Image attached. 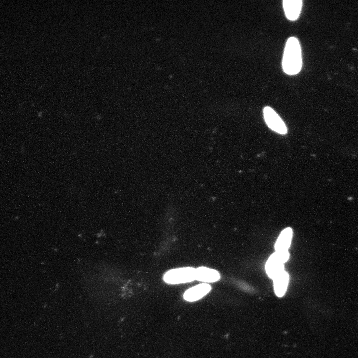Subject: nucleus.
<instances>
[{
  "mask_svg": "<svg viewBox=\"0 0 358 358\" xmlns=\"http://www.w3.org/2000/svg\"><path fill=\"white\" fill-rule=\"evenodd\" d=\"M302 66L301 49L299 42L296 38L290 37L286 43L284 51L283 70L288 75H295L300 71Z\"/></svg>",
  "mask_w": 358,
  "mask_h": 358,
  "instance_id": "nucleus-1",
  "label": "nucleus"
},
{
  "mask_svg": "<svg viewBox=\"0 0 358 358\" xmlns=\"http://www.w3.org/2000/svg\"><path fill=\"white\" fill-rule=\"evenodd\" d=\"M289 258L288 251H275L266 262L265 270L267 275L273 279L284 271V263Z\"/></svg>",
  "mask_w": 358,
  "mask_h": 358,
  "instance_id": "nucleus-2",
  "label": "nucleus"
},
{
  "mask_svg": "<svg viewBox=\"0 0 358 358\" xmlns=\"http://www.w3.org/2000/svg\"><path fill=\"white\" fill-rule=\"evenodd\" d=\"M195 268L184 267L168 271L164 276V281L170 284H179L192 281L195 278Z\"/></svg>",
  "mask_w": 358,
  "mask_h": 358,
  "instance_id": "nucleus-3",
  "label": "nucleus"
},
{
  "mask_svg": "<svg viewBox=\"0 0 358 358\" xmlns=\"http://www.w3.org/2000/svg\"><path fill=\"white\" fill-rule=\"evenodd\" d=\"M263 114L266 123L272 130L280 134L287 133V128L284 122L272 108L268 106L264 107Z\"/></svg>",
  "mask_w": 358,
  "mask_h": 358,
  "instance_id": "nucleus-4",
  "label": "nucleus"
},
{
  "mask_svg": "<svg viewBox=\"0 0 358 358\" xmlns=\"http://www.w3.org/2000/svg\"><path fill=\"white\" fill-rule=\"evenodd\" d=\"M283 6L287 19L294 21L298 19L301 12L302 1L301 0H284Z\"/></svg>",
  "mask_w": 358,
  "mask_h": 358,
  "instance_id": "nucleus-5",
  "label": "nucleus"
},
{
  "mask_svg": "<svg viewBox=\"0 0 358 358\" xmlns=\"http://www.w3.org/2000/svg\"><path fill=\"white\" fill-rule=\"evenodd\" d=\"M211 290L207 284H201L188 289L184 294V298L188 301L198 300L207 294Z\"/></svg>",
  "mask_w": 358,
  "mask_h": 358,
  "instance_id": "nucleus-6",
  "label": "nucleus"
},
{
  "mask_svg": "<svg viewBox=\"0 0 358 358\" xmlns=\"http://www.w3.org/2000/svg\"><path fill=\"white\" fill-rule=\"evenodd\" d=\"M196 280L206 282H214L220 279V274L216 270L200 267L195 269Z\"/></svg>",
  "mask_w": 358,
  "mask_h": 358,
  "instance_id": "nucleus-7",
  "label": "nucleus"
},
{
  "mask_svg": "<svg viewBox=\"0 0 358 358\" xmlns=\"http://www.w3.org/2000/svg\"><path fill=\"white\" fill-rule=\"evenodd\" d=\"M292 237V230L288 227L284 229L280 234L275 244L276 251H288Z\"/></svg>",
  "mask_w": 358,
  "mask_h": 358,
  "instance_id": "nucleus-8",
  "label": "nucleus"
},
{
  "mask_svg": "<svg viewBox=\"0 0 358 358\" xmlns=\"http://www.w3.org/2000/svg\"><path fill=\"white\" fill-rule=\"evenodd\" d=\"M289 276L288 273L283 271L273 279L274 288L276 295L283 296L287 288Z\"/></svg>",
  "mask_w": 358,
  "mask_h": 358,
  "instance_id": "nucleus-9",
  "label": "nucleus"
}]
</instances>
